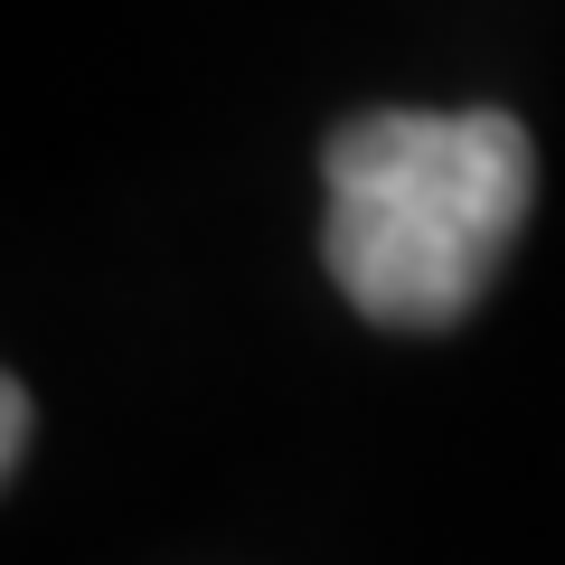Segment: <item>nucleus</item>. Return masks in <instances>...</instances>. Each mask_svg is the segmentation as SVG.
Wrapping results in <instances>:
<instances>
[{"instance_id":"1","label":"nucleus","mask_w":565,"mask_h":565,"mask_svg":"<svg viewBox=\"0 0 565 565\" xmlns=\"http://www.w3.org/2000/svg\"><path fill=\"white\" fill-rule=\"evenodd\" d=\"M321 255L377 330H452L537 199V151L509 114H359L321 141Z\"/></svg>"},{"instance_id":"2","label":"nucleus","mask_w":565,"mask_h":565,"mask_svg":"<svg viewBox=\"0 0 565 565\" xmlns=\"http://www.w3.org/2000/svg\"><path fill=\"white\" fill-rule=\"evenodd\" d=\"M20 452H29V386H0V462L20 471Z\"/></svg>"}]
</instances>
